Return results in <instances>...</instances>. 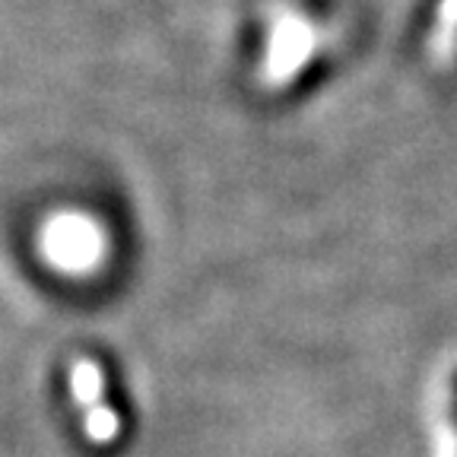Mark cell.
I'll return each instance as SVG.
<instances>
[{"instance_id":"obj_1","label":"cell","mask_w":457,"mask_h":457,"mask_svg":"<svg viewBox=\"0 0 457 457\" xmlns=\"http://www.w3.org/2000/svg\"><path fill=\"white\" fill-rule=\"evenodd\" d=\"M314 29L305 16L295 10H279L270 20V38H267V57H264V83L267 86H286L302 67L312 61L314 51Z\"/></svg>"},{"instance_id":"obj_2","label":"cell","mask_w":457,"mask_h":457,"mask_svg":"<svg viewBox=\"0 0 457 457\" xmlns=\"http://www.w3.org/2000/svg\"><path fill=\"white\" fill-rule=\"evenodd\" d=\"M71 394L86 413V436L96 445L118 438V416L102 400V369L93 359H77L71 365Z\"/></svg>"},{"instance_id":"obj_3","label":"cell","mask_w":457,"mask_h":457,"mask_svg":"<svg viewBox=\"0 0 457 457\" xmlns=\"http://www.w3.org/2000/svg\"><path fill=\"white\" fill-rule=\"evenodd\" d=\"M99 251H102L99 232L83 220L57 222L48 232V257H54L61 267L83 270V267L99 261Z\"/></svg>"},{"instance_id":"obj_4","label":"cell","mask_w":457,"mask_h":457,"mask_svg":"<svg viewBox=\"0 0 457 457\" xmlns=\"http://www.w3.org/2000/svg\"><path fill=\"white\" fill-rule=\"evenodd\" d=\"M457 54V0H442L438 7V26L432 36V57L438 64H448Z\"/></svg>"}]
</instances>
